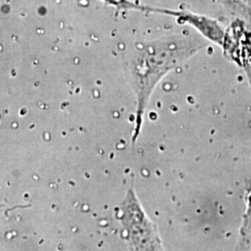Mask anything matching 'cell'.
<instances>
[{"label": "cell", "mask_w": 251, "mask_h": 251, "mask_svg": "<svg viewBox=\"0 0 251 251\" xmlns=\"http://www.w3.org/2000/svg\"><path fill=\"white\" fill-rule=\"evenodd\" d=\"M203 47L200 40L166 37L137 42L123 53V67L134 92L135 132L139 134L154 89L162 78Z\"/></svg>", "instance_id": "obj_1"}, {"label": "cell", "mask_w": 251, "mask_h": 251, "mask_svg": "<svg viewBox=\"0 0 251 251\" xmlns=\"http://www.w3.org/2000/svg\"><path fill=\"white\" fill-rule=\"evenodd\" d=\"M152 12H159V13L169 14L171 16L177 17L179 21L183 23H187L192 26L195 27L199 33H201L202 35H204L206 38L210 40L218 41L222 36V31L217 25L215 22L206 17L199 16L197 14L184 12V11H175V10L154 9V8H152Z\"/></svg>", "instance_id": "obj_2"}, {"label": "cell", "mask_w": 251, "mask_h": 251, "mask_svg": "<svg viewBox=\"0 0 251 251\" xmlns=\"http://www.w3.org/2000/svg\"><path fill=\"white\" fill-rule=\"evenodd\" d=\"M108 6L114 7L118 11L138 10V11H150V7L143 6L132 0H100Z\"/></svg>", "instance_id": "obj_3"}]
</instances>
